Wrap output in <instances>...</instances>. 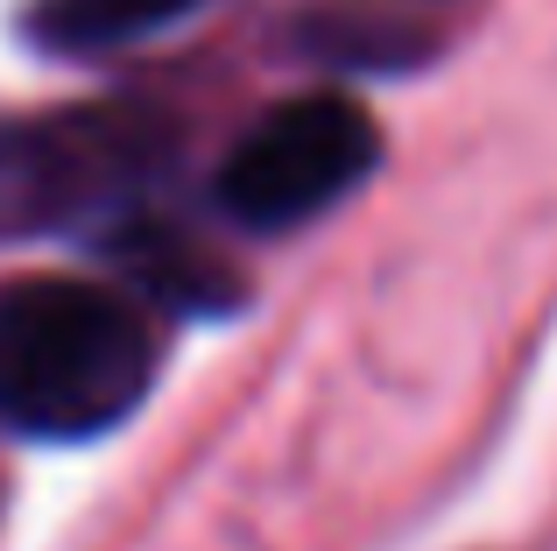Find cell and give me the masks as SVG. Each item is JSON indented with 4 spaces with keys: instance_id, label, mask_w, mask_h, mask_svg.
<instances>
[{
    "instance_id": "7a4b0ae2",
    "label": "cell",
    "mask_w": 557,
    "mask_h": 551,
    "mask_svg": "<svg viewBox=\"0 0 557 551\" xmlns=\"http://www.w3.org/2000/svg\"><path fill=\"white\" fill-rule=\"evenodd\" d=\"M170 135L135 107H71L0 121V241L121 212L163 170Z\"/></svg>"
},
{
    "instance_id": "277c9868",
    "label": "cell",
    "mask_w": 557,
    "mask_h": 551,
    "mask_svg": "<svg viewBox=\"0 0 557 551\" xmlns=\"http://www.w3.org/2000/svg\"><path fill=\"white\" fill-rule=\"evenodd\" d=\"M205 0H36L28 8V36L50 57H107L135 50V42L177 28Z\"/></svg>"
},
{
    "instance_id": "6da1fadb",
    "label": "cell",
    "mask_w": 557,
    "mask_h": 551,
    "mask_svg": "<svg viewBox=\"0 0 557 551\" xmlns=\"http://www.w3.org/2000/svg\"><path fill=\"white\" fill-rule=\"evenodd\" d=\"M156 382V332L135 297L78 276L0 290V425L22 439H99Z\"/></svg>"
},
{
    "instance_id": "3957f363",
    "label": "cell",
    "mask_w": 557,
    "mask_h": 551,
    "mask_svg": "<svg viewBox=\"0 0 557 551\" xmlns=\"http://www.w3.org/2000/svg\"><path fill=\"white\" fill-rule=\"evenodd\" d=\"M381 163L374 121L346 93H304L269 107L219 170V206L247 234H289L354 198Z\"/></svg>"
}]
</instances>
